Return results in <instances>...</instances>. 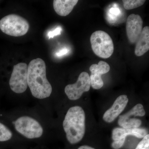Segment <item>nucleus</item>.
I'll return each mask as SVG.
<instances>
[{"mask_svg": "<svg viewBox=\"0 0 149 149\" xmlns=\"http://www.w3.org/2000/svg\"><path fill=\"white\" fill-rule=\"evenodd\" d=\"M62 28L61 27H58L53 31H50L48 33L47 36L49 39L51 38H53L55 36L58 35H60L61 34Z\"/></svg>", "mask_w": 149, "mask_h": 149, "instance_id": "nucleus-20", "label": "nucleus"}, {"mask_svg": "<svg viewBox=\"0 0 149 149\" xmlns=\"http://www.w3.org/2000/svg\"><path fill=\"white\" fill-rule=\"evenodd\" d=\"M143 20L139 15L132 14L128 17L126 24V34L132 44L136 43L143 29Z\"/></svg>", "mask_w": 149, "mask_h": 149, "instance_id": "nucleus-9", "label": "nucleus"}, {"mask_svg": "<svg viewBox=\"0 0 149 149\" xmlns=\"http://www.w3.org/2000/svg\"><path fill=\"white\" fill-rule=\"evenodd\" d=\"M85 111L81 107H71L67 112L63 125L70 143L77 144L83 139L85 134Z\"/></svg>", "mask_w": 149, "mask_h": 149, "instance_id": "nucleus-2", "label": "nucleus"}, {"mask_svg": "<svg viewBox=\"0 0 149 149\" xmlns=\"http://www.w3.org/2000/svg\"><path fill=\"white\" fill-rule=\"evenodd\" d=\"M27 85L36 98L43 99L50 96L52 88L47 79L45 63L42 59H34L28 65Z\"/></svg>", "mask_w": 149, "mask_h": 149, "instance_id": "nucleus-1", "label": "nucleus"}, {"mask_svg": "<svg viewBox=\"0 0 149 149\" xmlns=\"http://www.w3.org/2000/svg\"><path fill=\"white\" fill-rule=\"evenodd\" d=\"M110 67L107 62L100 61L98 64L92 65L90 68L91 75L90 76L91 86L93 89L99 90L104 85L101 76L109 72Z\"/></svg>", "mask_w": 149, "mask_h": 149, "instance_id": "nucleus-10", "label": "nucleus"}, {"mask_svg": "<svg viewBox=\"0 0 149 149\" xmlns=\"http://www.w3.org/2000/svg\"><path fill=\"white\" fill-rule=\"evenodd\" d=\"M126 136H135L139 139H143L147 135V130L144 128H125Z\"/></svg>", "mask_w": 149, "mask_h": 149, "instance_id": "nucleus-15", "label": "nucleus"}, {"mask_svg": "<svg viewBox=\"0 0 149 149\" xmlns=\"http://www.w3.org/2000/svg\"><path fill=\"white\" fill-rule=\"evenodd\" d=\"M91 87L90 75L88 72H83L79 75L76 83L67 85L65 93L69 100H76L81 97L83 93L89 91Z\"/></svg>", "mask_w": 149, "mask_h": 149, "instance_id": "nucleus-7", "label": "nucleus"}, {"mask_svg": "<svg viewBox=\"0 0 149 149\" xmlns=\"http://www.w3.org/2000/svg\"><path fill=\"white\" fill-rule=\"evenodd\" d=\"M127 136L125 134V128H116L112 132V139L113 141H118L126 139Z\"/></svg>", "mask_w": 149, "mask_h": 149, "instance_id": "nucleus-17", "label": "nucleus"}, {"mask_svg": "<svg viewBox=\"0 0 149 149\" xmlns=\"http://www.w3.org/2000/svg\"><path fill=\"white\" fill-rule=\"evenodd\" d=\"M28 65L24 63H20L13 67L9 80L11 90L15 93H24L27 88Z\"/></svg>", "mask_w": 149, "mask_h": 149, "instance_id": "nucleus-6", "label": "nucleus"}, {"mask_svg": "<svg viewBox=\"0 0 149 149\" xmlns=\"http://www.w3.org/2000/svg\"><path fill=\"white\" fill-rule=\"evenodd\" d=\"M14 126L18 133L29 139H38L43 134V128L40 123L33 118L24 116L15 121Z\"/></svg>", "mask_w": 149, "mask_h": 149, "instance_id": "nucleus-5", "label": "nucleus"}, {"mask_svg": "<svg viewBox=\"0 0 149 149\" xmlns=\"http://www.w3.org/2000/svg\"><path fill=\"white\" fill-rule=\"evenodd\" d=\"M135 53L137 56H141L149 50V27L146 26L142 29L137 40Z\"/></svg>", "mask_w": 149, "mask_h": 149, "instance_id": "nucleus-12", "label": "nucleus"}, {"mask_svg": "<svg viewBox=\"0 0 149 149\" xmlns=\"http://www.w3.org/2000/svg\"><path fill=\"white\" fill-rule=\"evenodd\" d=\"M68 49H62L61 51H60L59 52H58L56 54L57 56H61L65 54L68 52Z\"/></svg>", "mask_w": 149, "mask_h": 149, "instance_id": "nucleus-21", "label": "nucleus"}, {"mask_svg": "<svg viewBox=\"0 0 149 149\" xmlns=\"http://www.w3.org/2000/svg\"><path fill=\"white\" fill-rule=\"evenodd\" d=\"M145 114L143 106L142 104H137L128 112L119 116L118 125L124 128H138L142 124V121L132 116H143Z\"/></svg>", "mask_w": 149, "mask_h": 149, "instance_id": "nucleus-8", "label": "nucleus"}, {"mask_svg": "<svg viewBox=\"0 0 149 149\" xmlns=\"http://www.w3.org/2000/svg\"><path fill=\"white\" fill-rule=\"evenodd\" d=\"M78 2L77 0H54V9L60 16H66L71 12Z\"/></svg>", "mask_w": 149, "mask_h": 149, "instance_id": "nucleus-13", "label": "nucleus"}, {"mask_svg": "<svg viewBox=\"0 0 149 149\" xmlns=\"http://www.w3.org/2000/svg\"><path fill=\"white\" fill-rule=\"evenodd\" d=\"M13 133L6 125L0 121V149H2L5 143L11 140Z\"/></svg>", "mask_w": 149, "mask_h": 149, "instance_id": "nucleus-14", "label": "nucleus"}, {"mask_svg": "<svg viewBox=\"0 0 149 149\" xmlns=\"http://www.w3.org/2000/svg\"><path fill=\"white\" fill-rule=\"evenodd\" d=\"M91 43L93 52L99 57L109 58L113 53V42L104 31L98 30L93 32L91 37Z\"/></svg>", "mask_w": 149, "mask_h": 149, "instance_id": "nucleus-4", "label": "nucleus"}, {"mask_svg": "<svg viewBox=\"0 0 149 149\" xmlns=\"http://www.w3.org/2000/svg\"><path fill=\"white\" fill-rule=\"evenodd\" d=\"M29 27L28 21L17 15H8L0 20V29L4 33L10 36H23L27 34Z\"/></svg>", "mask_w": 149, "mask_h": 149, "instance_id": "nucleus-3", "label": "nucleus"}, {"mask_svg": "<svg viewBox=\"0 0 149 149\" xmlns=\"http://www.w3.org/2000/svg\"><path fill=\"white\" fill-rule=\"evenodd\" d=\"M135 149H149V134H147L143 138Z\"/></svg>", "mask_w": 149, "mask_h": 149, "instance_id": "nucleus-18", "label": "nucleus"}, {"mask_svg": "<svg viewBox=\"0 0 149 149\" xmlns=\"http://www.w3.org/2000/svg\"><path fill=\"white\" fill-rule=\"evenodd\" d=\"M128 102V98L126 95L119 96L115 101L111 107L104 113L103 120L109 123L114 121L125 109Z\"/></svg>", "mask_w": 149, "mask_h": 149, "instance_id": "nucleus-11", "label": "nucleus"}, {"mask_svg": "<svg viewBox=\"0 0 149 149\" xmlns=\"http://www.w3.org/2000/svg\"><path fill=\"white\" fill-rule=\"evenodd\" d=\"M124 8L126 10L133 9L143 5L145 0H123L122 1Z\"/></svg>", "mask_w": 149, "mask_h": 149, "instance_id": "nucleus-16", "label": "nucleus"}, {"mask_svg": "<svg viewBox=\"0 0 149 149\" xmlns=\"http://www.w3.org/2000/svg\"><path fill=\"white\" fill-rule=\"evenodd\" d=\"M125 141V139L113 141V142L112 143L111 147L114 149H120L123 146Z\"/></svg>", "mask_w": 149, "mask_h": 149, "instance_id": "nucleus-19", "label": "nucleus"}, {"mask_svg": "<svg viewBox=\"0 0 149 149\" xmlns=\"http://www.w3.org/2000/svg\"><path fill=\"white\" fill-rule=\"evenodd\" d=\"M77 149H95L88 146H83L79 147Z\"/></svg>", "mask_w": 149, "mask_h": 149, "instance_id": "nucleus-22", "label": "nucleus"}]
</instances>
